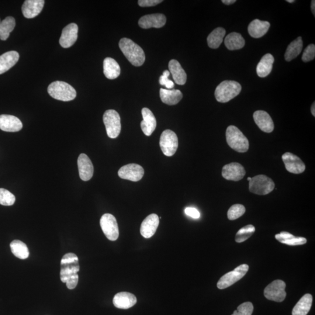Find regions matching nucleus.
<instances>
[{
    "mask_svg": "<svg viewBox=\"0 0 315 315\" xmlns=\"http://www.w3.org/2000/svg\"><path fill=\"white\" fill-rule=\"evenodd\" d=\"M119 45L124 56L134 66L139 67L144 64L145 60L144 50L133 40L122 38Z\"/></svg>",
    "mask_w": 315,
    "mask_h": 315,
    "instance_id": "f257e3e1",
    "label": "nucleus"
},
{
    "mask_svg": "<svg viewBox=\"0 0 315 315\" xmlns=\"http://www.w3.org/2000/svg\"><path fill=\"white\" fill-rule=\"evenodd\" d=\"M47 91L52 98L64 102L71 101L77 96L75 89L68 83L63 81L51 83L48 86Z\"/></svg>",
    "mask_w": 315,
    "mask_h": 315,
    "instance_id": "f03ea898",
    "label": "nucleus"
},
{
    "mask_svg": "<svg viewBox=\"0 0 315 315\" xmlns=\"http://www.w3.org/2000/svg\"><path fill=\"white\" fill-rule=\"evenodd\" d=\"M226 139L228 145L235 151L244 153L249 150L248 138L236 126H230L227 128Z\"/></svg>",
    "mask_w": 315,
    "mask_h": 315,
    "instance_id": "7ed1b4c3",
    "label": "nucleus"
},
{
    "mask_svg": "<svg viewBox=\"0 0 315 315\" xmlns=\"http://www.w3.org/2000/svg\"><path fill=\"white\" fill-rule=\"evenodd\" d=\"M241 90L240 83L234 81H224L216 89V98L218 102L226 103L240 94Z\"/></svg>",
    "mask_w": 315,
    "mask_h": 315,
    "instance_id": "20e7f679",
    "label": "nucleus"
},
{
    "mask_svg": "<svg viewBox=\"0 0 315 315\" xmlns=\"http://www.w3.org/2000/svg\"><path fill=\"white\" fill-rule=\"evenodd\" d=\"M78 256L73 253H68L62 258L61 261L60 279L64 283L71 277L78 274L79 271Z\"/></svg>",
    "mask_w": 315,
    "mask_h": 315,
    "instance_id": "39448f33",
    "label": "nucleus"
},
{
    "mask_svg": "<svg viewBox=\"0 0 315 315\" xmlns=\"http://www.w3.org/2000/svg\"><path fill=\"white\" fill-rule=\"evenodd\" d=\"M249 185L250 192L258 195H268L275 188L273 180L264 175H259L252 178Z\"/></svg>",
    "mask_w": 315,
    "mask_h": 315,
    "instance_id": "423d86ee",
    "label": "nucleus"
},
{
    "mask_svg": "<svg viewBox=\"0 0 315 315\" xmlns=\"http://www.w3.org/2000/svg\"><path fill=\"white\" fill-rule=\"evenodd\" d=\"M103 120L108 137L110 138H116L118 137L121 131L119 114L115 110H106L104 113Z\"/></svg>",
    "mask_w": 315,
    "mask_h": 315,
    "instance_id": "0eeeda50",
    "label": "nucleus"
},
{
    "mask_svg": "<svg viewBox=\"0 0 315 315\" xmlns=\"http://www.w3.org/2000/svg\"><path fill=\"white\" fill-rule=\"evenodd\" d=\"M249 271V266L247 265H242L235 269L233 271L227 273V274L221 277L219 282L217 283L218 289L220 290L226 289L233 285L243 278Z\"/></svg>",
    "mask_w": 315,
    "mask_h": 315,
    "instance_id": "6e6552de",
    "label": "nucleus"
},
{
    "mask_svg": "<svg viewBox=\"0 0 315 315\" xmlns=\"http://www.w3.org/2000/svg\"><path fill=\"white\" fill-rule=\"evenodd\" d=\"M100 227L104 234L109 240L115 241L119 236L118 224L116 218L112 214H105L100 220Z\"/></svg>",
    "mask_w": 315,
    "mask_h": 315,
    "instance_id": "1a4fd4ad",
    "label": "nucleus"
},
{
    "mask_svg": "<svg viewBox=\"0 0 315 315\" xmlns=\"http://www.w3.org/2000/svg\"><path fill=\"white\" fill-rule=\"evenodd\" d=\"M160 145L162 152L167 157H172L178 148V138L174 131L166 130L162 133Z\"/></svg>",
    "mask_w": 315,
    "mask_h": 315,
    "instance_id": "9d476101",
    "label": "nucleus"
},
{
    "mask_svg": "<svg viewBox=\"0 0 315 315\" xmlns=\"http://www.w3.org/2000/svg\"><path fill=\"white\" fill-rule=\"evenodd\" d=\"M286 287L285 282L280 280H275L266 287L265 297L269 300L282 303L286 297Z\"/></svg>",
    "mask_w": 315,
    "mask_h": 315,
    "instance_id": "9b49d317",
    "label": "nucleus"
},
{
    "mask_svg": "<svg viewBox=\"0 0 315 315\" xmlns=\"http://www.w3.org/2000/svg\"><path fill=\"white\" fill-rule=\"evenodd\" d=\"M144 175L143 168L136 164L124 165L118 171V175L120 178L132 182L140 181Z\"/></svg>",
    "mask_w": 315,
    "mask_h": 315,
    "instance_id": "f8f14e48",
    "label": "nucleus"
},
{
    "mask_svg": "<svg viewBox=\"0 0 315 315\" xmlns=\"http://www.w3.org/2000/svg\"><path fill=\"white\" fill-rule=\"evenodd\" d=\"M287 171L294 174H302L306 170V165L301 159L291 152H286L282 156Z\"/></svg>",
    "mask_w": 315,
    "mask_h": 315,
    "instance_id": "ddd939ff",
    "label": "nucleus"
},
{
    "mask_svg": "<svg viewBox=\"0 0 315 315\" xmlns=\"http://www.w3.org/2000/svg\"><path fill=\"white\" fill-rule=\"evenodd\" d=\"M245 174L244 167L237 162L227 164L223 168V177L228 181H240L244 178Z\"/></svg>",
    "mask_w": 315,
    "mask_h": 315,
    "instance_id": "4468645a",
    "label": "nucleus"
},
{
    "mask_svg": "<svg viewBox=\"0 0 315 315\" xmlns=\"http://www.w3.org/2000/svg\"><path fill=\"white\" fill-rule=\"evenodd\" d=\"M78 27L77 24L71 23L62 30L59 43L61 47L67 48L73 45L78 38Z\"/></svg>",
    "mask_w": 315,
    "mask_h": 315,
    "instance_id": "2eb2a0df",
    "label": "nucleus"
},
{
    "mask_svg": "<svg viewBox=\"0 0 315 315\" xmlns=\"http://www.w3.org/2000/svg\"><path fill=\"white\" fill-rule=\"evenodd\" d=\"M167 22L166 16L162 13H154L142 16L138 21V25L143 29L151 27L160 28L163 27Z\"/></svg>",
    "mask_w": 315,
    "mask_h": 315,
    "instance_id": "dca6fc26",
    "label": "nucleus"
},
{
    "mask_svg": "<svg viewBox=\"0 0 315 315\" xmlns=\"http://www.w3.org/2000/svg\"><path fill=\"white\" fill-rule=\"evenodd\" d=\"M160 223L157 214H152L143 221L140 228V233L145 238H150L156 233Z\"/></svg>",
    "mask_w": 315,
    "mask_h": 315,
    "instance_id": "f3484780",
    "label": "nucleus"
},
{
    "mask_svg": "<svg viewBox=\"0 0 315 315\" xmlns=\"http://www.w3.org/2000/svg\"><path fill=\"white\" fill-rule=\"evenodd\" d=\"M79 177L83 181H88L93 175V166L91 160L85 154L79 155L78 158Z\"/></svg>",
    "mask_w": 315,
    "mask_h": 315,
    "instance_id": "a211bd4d",
    "label": "nucleus"
},
{
    "mask_svg": "<svg viewBox=\"0 0 315 315\" xmlns=\"http://www.w3.org/2000/svg\"><path fill=\"white\" fill-rule=\"evenodd\" d=\"M254 119L259 129L264 132L270 133L274 130V122L268 113L264 110H258L254 114Z\"/></svg>",
    "mask_w": 315,
    "mask_h": 315,
    "instance_id": "6ab92c4d",
    "label": "nucleus"
},
{
    "mask_svg": "<svg viewBox=\"0 0 315 315\" xmlns=\"http://www.w3.org/2000/svg\"><path fill=\"white\" fill-rule=\"evenodd\" d=\"M44 1L43 0H26L22 6V11L26 18H33L42 11Z\"/></svg>",
    "mask_w": 315,
    "mask_h": 315,
    "instance_id": "aec40b11",
    "label": "nucleus"
},
{
    "mask_svg": "<svg viewBox=\"0 0 315 315\" xmlns=\"http://www.w3.org/2000/svg\"><path fill=\"white\" fill-rule=\"evenodd\" d=\"M22 123L18 117L12 115H0V129L6 132H17L22 129Z\"/></svg>",
    "mask_w": 315,
    "mask_h": 315,
    "instance_id": "412c9836",
    "label": "nucleus"
},
{
    "mask_svg": "<svg viewBox=\"0 0 315 315\" xmlns=\"http://www.w3.org/2000/svg\"><path fill=\"white\" fill-rule=\"evenodd\" d=\"M136 297L133 294L121 292L116 294L113 300L114 306L119 309L127 310L137 303Z\"/></svg>",
    "mask_w": 315,
    "mask_h": 315,
    "instance_id": "4be33fe9",
    "label": "nucleus"
},
{
    "mask_svg": "<svg viewBox=\"0 0 315 315\" xmlns=\"http://www.w3.org/2000/svg\"><path fill=\"white\" fill-rule=\"evenodd\" d=\"M143 120L141 122V128L145 135L150 136L157 127V120L154 114L148 108L142 109Z\"/></svg>",
    "mask_w": 315,
    "mask_h": 315,
    "instance_id": "5701e85b",
    "label": "nucleus"
},
{
    "mask_svg": "<svg viewBox=\"0 0 315 315\" xmlns=\"http://www.w3.org/2000/svg\"><path fill=\"white\" fill-rule=\"evenodd\" d=\"M19 55L16 51H9L0 56V74H4L16 64Z\"/></svg>",
    "mask_w": 315,
    "mask_h": 315,
    "instance_id": "b1692460",
    "label": "nucleus"
},
{
    "mask_svg": "<svg viewBox=\"0 0 315 315\" xmlns=\"http://www.w3.org/2000/svg\"><path fill=\"white\" fill-rule=\"evenodd\" d=\"M271 23L268 21L255 19L249 24L248 32L252 37L260 38L268 32Z\"/></svg>",
    "mask_w": 315,
    "mask_h": 315,
    "instance_id": "393cba45",
    "label": "nucleus"
},
{
    "mask_svg": "<svg viewBox=\"0 0 315 315\" xmlns=\"http://www.w3.org/2000/svg\"><path fill=\"white\" fill-rule=\"evenodd\" d=\"M168 67L169 72L176 84L181 85L185 84L187 75L179 62L176 60H171L169 61Z\"/></svg>",
    "mask_w": 315,
    "mask_h": 315,
    "instance_id": "a878e982",
    "label": "nucleus"
},
{
    "mask_svg": "<svg viewBox=\"0 0 315 315\" xmlns=\"http://www.w3.org/2000/svg\"><path fill=\"white\" fill-rule=\"evenodd\" d=\"M274 61L275 58L271 54H266L262 58L256 68V72L259 77H266L271 74Z\"/></svg>",
    "mask_w": 315,
    "mask_h": 315,
    "instance_id": "bb28decb",
    "label": "nucleus"
},
{
    "mask_svg": "<svg viewBox=\"0 0 315 315\" xmlns=\"http://www.w3.org/2000/svg\"><path fill=\"white\" fill-rule=\"evenodd\" d=\"M160 94L162 102L168 105H176L183 98L182 93L178 89L161 88Z\"/></svg>",
    "mask_w": 315,
    "mask_h": 315,
    "instance_id": "cd10ccee",
    "label": "nucleus"
},
{
    "mask_svg": "<svg viewBox=\"0 0 315 315\" xmlns=\"http://www.w3.org/2000/svg\"><path fill=\"white\" fill-rule=\"evenodd\" d=\"M120 67L113 58L107 57L103 61V73L109 79H116L120 74Z\"/></svg>",
    "mask_w": 315,
    "mask_h": 315,
    "instance_id": "c85d7f7f",
    "label": "nucleus"
},
{
    "mask_svg": "<svg viewBox=\"0 0 315 315\" xmlns=\"http://www.w3.org/2000/svg\"><path fill=\"white\" fill-rule=\"evenodd\" d=\"M313 301V296L310 294H306L301 298L296 306L293 308L292 315H307L311 310Z\"/></svg>",
    "mask_w": 315,
    "mask_h": 315,
    "instance_id": "c756f323",
    "label": "nucleus"
},
{
    "mask_svg": "<svg viewBox=\"0 0 315 315\" xmlns=\"http://www.w3.org/2000/svg\"><path fill=\"white\" fill-rule=\"evenodd\" d=\"M224 43L228 49L240 50L244 47L245 41L240 33L232 32L226 36Z\"/></svg>",
    "mask_w": 315,
    "mask_h": 315,
    "instance_id": "7c9ffc66",
    "label": "nucleus"
},
{
    "mask_svg": "<svg viewBox=\"0 0 315 315\" xmlns=\"http://www.w3.org/2000/svg\"><path fill=\"white\" fill-rule=\"evenodd\" d=\"M275 238L281 243L290 246L303 245L306 244L307 242L306 238L296 237L286 231H283L282 233L276 235Z\"/></svg>",
    "mask_w": 315,
    "mask_h": 315,
    "instance_id": "2f4dec72",
    "label": "nucleus"
},
{
    "mask_svg": "<svg viewBox=\"0 0 315 315\" xmlns=\"http://www.w3.org/2000/svg\"><path fill=\"white\" fill-rule=\"evenodd\" d=\"M303 48V41L302 37H297L287 47L285 55L286 60L290 61L296 58L302 51Z\"/></svg>",
    "mask_w": 315,
    "mask_h": 315,
    "instance_id": "473e14b6",
    "label": "nucleus"
},
{
    "mask_svg": "<svg viewBox=\"0 0 315 315\" xmlns=\"http://www.w3.org/2000/svg\"><path fill=\"white\" fill-rule=\"evenodd\" d=\"M226 31L223 27H217L207 37L208 45L210 48H219L223 43L224 37L226 35Z\"/></svg>",
    "mask_w": 315,
    "mask_h": 315,
    "instance_id": "72a5a7b5",
    "label": "nucleus"
},
{
    "mask_svg": "<svg viewBox=\"0 0 315 315\" xmlns=\"http://www.w3.org/2000/svg\"><path fill=\"white\" fill-rule=\"evenodd\" d=\"M10 248L12 254L16 258L24 260L29 257V249L24 242L19 240L13 241L10 244Z\"/></svg>",
    "mask_w": 315,
    "mask_h": 315,
    "instance_id": "f704fd0d",
    "label": "nucleus"
},
{
    "mask_svg": "<svg viewBox=\"0 0 315 315\" xmlns=\"http://www.w3.org/2000/svg\"><path fill=\"white\" fill-rule=\"evenodd\" d=\"M16 25L15 19L12 16L6 17L0 22V39L6 40Z\"/></svg>",
    "mask_w": 315,
    "mask_h": 315,
    "instance_id": "c9c22d12",
    "label": "nucleus"
},
{
    "mask_svg": "<svg viewBox=\"0 0 315 315\" xmlns=\"http://www.w3.org/2000/svg\"><path fill=\"white\" fill-rule=\"evenodd\" d=\"M255 232V228L252 225H248L241 228L235 236V241L238 243H242L248 240Z\"/></svg>",
    "mask_w": 315,
    "mask_h": 315,
    "instance_id": "e433bc0d",
    "label": "nucleus"
},
{
    "mask_svg": "<svg viewBox=\"0 0 315 315\" xmlns=\"http://www.w3.org/2000/svg\"><path fill=\"white\" fill-rule=\"evenodd\" d=\"M246 212L245 207L242 204H234L228 211V218L230 220H235L243 216Z\"/></svg>",
    "mask_w": 315,
    "mask_h": 315,
    "instance_id": "4c0bfd02",
    "label": "nucleus"
},
{
    "mask_svg": "<svg viewBox=\"0 0 315 315\" xmlns=\"http://www.w3.org/2000/svg\"><path fill=\"white\" fill-rule=\"evenodd\" d=\"M15 202V197L8 190L0 189V204L2 206H12Z\"/></svg>",
    "mask_w": 315,
    "mask_h": 315,
    "instance_id": "58836bf2",
    "label": "nucleus"
},
{
    "mask_svg": "<svg viewBox=\"0 0 315 315\" xmlns=\"http://www.w3.org/2000/svg\"><path fill=\"white\" fill-rule=\"evenodd\" d=\"M254 309V306L251 303H244L241 304L232 315H252Z\"/></svg>",
    "mask_w": 315,
    "mask_h": 315,
    "instance_id": "ea45409f",
    "label": "nucleus"
},
{
    "mask_svg": "<svg viewBox=\"0 0 315 315\" xmlns=\"http://www.w3.org/2000/svg\"><path fill=\"white\" fill-rule=\"evenodd\" d=\"M315 57V46L311 44L308 46L304 51L302 60L305 63L313 60Z\"/></svg>",
    "mask_w": 315,
    "mask_h": 315,
    "instance_id": "a19ab883",
    "label": "nucleus"
},
{
    "mask_svg": "<svg viewBox=\"0 0 315 315\" xmlns=\"http://www.w3.org/2000/svg\"><path fill=\"white\" fill-rule=\"evenodd\" d=\"M169 75H170L169 71H164L163 74L161 76L160 79H159V82L161 85L165 86L167 89H170L174 88L175 84L174 82L168 78Z\"/></svg>",
    "mask_w": 315,
    "mask_h": 315,
    "instance_id": "79ce46f5",
    "label": "nucleus"
},
{
    "mask_svg": "<svg viewBox=\"0 0 315 315\" xmlns=\"http://www.w3.org/2000/svg\"><path fill=\"white\" fill-rule=\"evenodd\" d=\"M162 1V0H140L138 4L142 7H149L160 4Z\"/></svg>",
    "mask_w": 315,
    "mask_h": 315,
    "instance_id": "37998d69",
    "label": "nucleus"
},
{
    "mask_svg": "<svg viewBox=\"0 0 315 315\" xmlns=\"http://www.w3.org/2000/svg\"><path fill=\"white\" fill-rule=\"evenodd\" d=\"M79 277L78 274L71 277L66 282V286L68 289L73 290L77 287L78 283Z\"/></svg>",
    "mask_w": 315,
    "mask_h": 315,
    "instance_id": "c03bdc74",
    "label": "nucleus"
},
{
    "mask_svg": "<svg viewBox=\"0 0 315 315\" xmlns=\"http://www.w3.org/2000/svg\"><path fill=\"white\" fill-rule=\"evenodd\" d=\"M185 212L187 216L193 218V219H199L200 217V214L198 210L195 208L188 207L185 210Z\"/></svg>",
    "mask_w": 315,
    "mask_h": 315,
    "instance_id": "a18cd8bd",
    "label": "nucleus"
},
{
    "mask_svg": "<svg viewBox=\"0 0 315 315\" xmlns=\"http://www.w3.org/2000/svg\"><path fill=\"white\" fill-rule=\"evenodd\" d=\"M236 1V0H223L222 1L224 4L226 5L233 4Z\"/></svg>",
    "mask_w": 315,
    "mask_h": 315,
    "instance_id": "49530a36",
    "label": "nucleus"
},
{
    "mask_svg": "<svg viewBox=\"0 0 315 315\" xmlns=\"http://www.w3.org/2000/svg\"><path fill=\"white\" fill-rule=\"evenodd\" d=\"M311 10L314 15H315V1L314 0L311 2Z\"/></svg>",
    "mask_w": 315,
    "mask_h": 315,
    "instance_id": "de8ad7c7",
    "label": "nucleus"
},
{
    "mask_svg": "<svg viewBox=\"0 0 315 315\" xmlns=\"http://www.w3.org/2000/svg\"><path fill=\"white\" fill-rule=\"evenodd\" d=\"M315 102L313 103V105H312L311 106V113L312 114H313V115L315 117Z\"/></svg>",
    "mask_w": 315,
    "mask_h": 315,
    "instance_id": "09e8293b",
    "label": "nucleus"
},
{
    "mask_svg": "<svg viewBox=\"0 0 315 315\" xmlns=\"http://www.w3.org/2000/svg\"><path fill=\"white\" fill-rule=\"evenodd\" d=\"M286 1L287 2H289L290 3H293L294 2H295V1H294V0H287Z\"/></svg>",
    "mask_w": 315,
    "mask_h": 315,
    "instance_id": "8fccbe9b",
    "label": "nucleus"
},
{
    "mask_svg": "<svg viewBox=\"0 0 315 315\" xmlns=\"http://www.w3.org/2000/svg\"><path fill=\"white\" fill-rule=\"evenodd\" d=\"M251 179H252V178H251V177H249V178H248V181L249 182V181H251Z\"/></svg>",
    "mask_w": 315,
    "mask_h": 315,
    "instance_id": "3c124183",
    "label": "nucleus"
},
{
    "mask_svg": "<svg viewBox=\"0 0 315 315\" xmlns=\"http://www.w3.org/2000/svg\"><path fill=\"white\" fill-rule=\"evenodd\" d=\"M1 19H0V22H1Z\"/></svg>",
    "mask_w": 315,
    "mask_h": 315,
    "instance_id": "603ef678",
    "label": "nucleus"
}]
</instances>
